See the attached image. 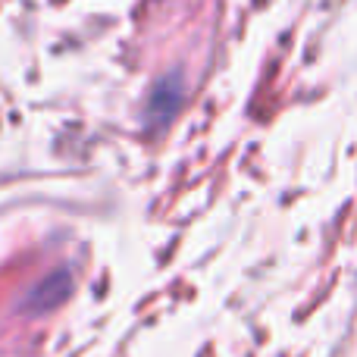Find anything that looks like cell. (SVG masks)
<instances>
[{
  "instance_id": "cell-1",
  "label": "cell",
  "mask_w": 357,
  "mask_h": 357,
  "mask_svg": "<svg viewBox=\"0 0 357 357\" xmlns=\"http://www.w3.org/2000/svg\"><path fill=\"white\" fill-rule=\"evenodd\" d=\"M182 98H185V85L176 73L160 79L154 85V91H151L148 107H144V126L148 129H167L178 113V107H182Z\"/></svg>"
},
{
  "instance_id": "cell-2",
  "label": "cell",
  "mask_w": 357,
  "mask_h": 357,
  "mask_svg": "<svg viewBox=\"0 0 357 357\" xmlns=\"http://www.w3.org/2000/svg\"><path fill=\"white\" fill-rule=\"evenodd\" d=\"M69 291H73V279H69V273L66 270H56L54 276L41 279V282H38L35 289L25 295L22 310H25V314H47V310L60 307V304L66 301Z\"/></svg>"
}]
</instances>
